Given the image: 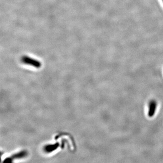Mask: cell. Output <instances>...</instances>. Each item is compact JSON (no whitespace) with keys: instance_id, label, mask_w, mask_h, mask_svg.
<instances>
[{"instance_id":"obj_6","label":"cell","mask_w":163,"mask_h":163,"mask_svg":"<svg viewBox=\"0 0 163 163\" xmlns=\"http://www.w3.org/2000/svg\"><path fill=\"white\" fill-rule=\"evenodd\" d=\"M162 1H163V0H162Z\"/></svg>"},{"instance_id":"obj_1","label":"cell","mask_w":163,"mask_h":163,"mask_svg":"<svg viewBox=\"0 0 163 163\" xmlns=\"http://www.w3.org/2000/svg\"><path fill=\"white\" fill-rule=\"evenodd\" d=\"M21 62L24 64L33 66L36 68H40L41 66L40 62L27 56H24L22 57Z\"/></svg>"},{"instance_id":"obj_5","label":"cell","mask_w":163,"mask_h":163,"mask_svg":"<svg viewBox=\"0 0 163 163\" xmlns=\"http://www.w3.org/2000/svg\"><path fill=\"white\" fill-rule=\"evenodd\" d=\"M12 160L11 159V158H8L7 159H5L3 162L4 163H11V162H12Z\"/></svg>"},{"instance_id":"obj_3","label":"cell","mask_w":163,"mask_h":163,"mask_svg":"<svg viewBox=\"0 0 163 163\" xmlns=\"http://www.w3.org/2000/svg\"><path fill=\"white\" fill-rule=\"evenodd\" d=\"M59 146V143H56L55 144L52 145H48L44 147V151L47 153H50L56 150L57 148Z\"/></svg>"},{"instance_id":"obj_2","label":"cell","mask_w":163,"mask_h":163,"mask_svg":"<svg viewBox=\"0 0 163 163\" xmlns=\"http://www.w3.org/2000/svg\"><path fill=\"white\" fill-rule=\"evenodd\" d=\"M158 106L157 102L154 100H151L148 104V116L149 117H153L156 114Z\"/></svg>"},{"instance_id":"obj_4","label":"cell","mask_w":163,"mask_h":163,"mask_svg":"<svg viewBox=\"0 0 163 163\" xmlns=\"http://www.w3.org/2000/svg\"><path fill=\"white\" fill-rule=\"evenodd\" d=\"M27 152L26 151H25V150H23V151H21L19 152L14 154L12 156V157L14 159H21V158H24L25 157L27 156Z\"/></svg>"}]
</instances>
